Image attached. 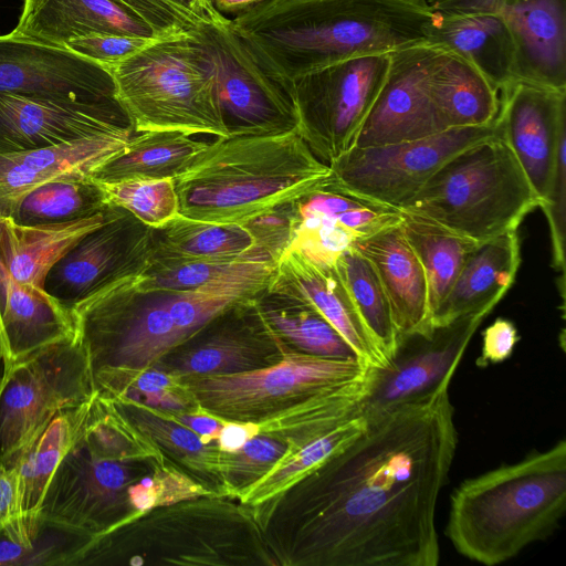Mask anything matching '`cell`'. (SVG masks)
Instances as JSON below:
<instances>
[{"mask_svg":"<svg viewBox=\"0 0 566 566\" xmlns=\"http://www.w3.org/2000/svg\"><path fill=\"white\" fill-rule=\"evenodd\" d=\"M448 387L364 416L358 437L250 507L277 566H436L458 446Z\"/></svg>","mask_w":566,"mask_h":566,"instance_id":"obj_1","label":"cell"},{"mask_svg":"<svg viewBox=\"0 0 566 566\" xmlns=\"http://www.w3.org/2000/svg\"><path fill=\"white\" fill-rule=\"evenodd\" d=\"M231 20L292 86L350 56L427 42L432 13L423 0H263Z\"/></svg>","mask_w":566,"mask_h":566,"instance_id":"obj_2","label":"cell"},{"mask_svg":"<svg viewBox=\"0 0 566 566\" xmlns=\"http://www.w3.org/2000/svg\"><path fill=\"white\" fill-rule=\"evenodd\" d=\"M331 176L296 129L217 138L174 178L179 213L241 224L301 198Z\"/></svg>","mask_w":566,"mask_h":566,"instance_id":"obj_3","label":"cell"},{"mask_svg":"<svg viewBox=\"0 0 566 566\" xmlns=\"http://www.w3.org/2000/svg\"><path fill=\"white\" fill-rule=\"evenodd\" d=\"M566 509V442L459 484L446 535L470 560L493 566L548 537Z\"/></svg>","mask_w":566,"mask_h":566,"instance_id":"obj_4","label":"cell"},{"mask_svg":"<svg viewBox=\"0 0 566 566\" xmlns=\"http://www.w3.org/2000/svg\"><path fill=\"white\" fill-rule=\"evenodd\" d=\"M277 566L251 509L205 495L148 510L94 537L78 565Z\"/></svg>","mask_w":566,"mask_h":566,"instance_id":"obj_5","label":"cell"},{"mask_svg":"<svg viewBox=\"0 0 566 566\" xmlns=\"http://www.w3.org/2000/svg\"><path fill=\"white\" fill-rule=\"evenodd\" d=\"M193 31L157 39L109 70L115 99L134 133L229 136L212 56Z\"/></svg>","mask_w":566,"mask_h":566,"instance_id":"obj_6","label":"cell"},{"mask_svg":"<svg viewBox=\"0 0 566 566\" xmlns=\"http://www.w3.org/2000/svg\"><path fill=\"white\" fill-rule=\"evenodd\" d=\"M541 205L497 129L449 158L399 210L426 217L480 243L517 229Z\"/></svg>","mask_w":566,"mask_h":566,"instance_id":"obj_7","label":"cell"},{"mask_svg":"<svg viewBox=\"0 0 566 566\" xmlns=\"http://www.w3.org/2000/svg\"><path fill=\"white\" fill-rule=\"evenodd\" d=\"M94 395L90 363L77 336L3 361L0 468H14L57 413Z\"/></svg>","mask_w":566,"mask_h":566,"instance_id":"obj_8","label":"cell"},{"mask_svg":"<svg viewBox=\"0 0 566 566\" xmlns=\"http://www.w3.org/2000/svg\"><path fill=\"white\" fill-rule=\"evenodd\" d=\"M136 274L115 280L70 310L91 371L154 367L181 343L168 291H142Z\"/></svg>","mask_w":566,"mask_h":566,"instance_id":"obj_9","label":"cell"},{"mask_svg":"<svg viewBox=\"0 0 566 566\" xmlns=\"http://www.w3.org/2000/svg\"><path fill=\"white\" fill-rule=\"evenodd\" d=\"M370 367L286 346L282 359L269 367L180 379L205 412L223 421L261 422L360 378Z\"/></svg>","mask_w":566,"mask_h":566,"instance_id":"obj_10","label":"cell"},{"mask_svg":"<svg viewBox=\"0 0 566 566\" xmlns=\"http://www.w3.org/2000/svg\"><path fill=\"white\" fill-rule=\"evenodd\" d=\"M390 57L391 52L359 54L293 81L296 130L324 164L329 165L353 147L384 85Z\"/></svg>","mask_w":566,"mask_h":566,"instance_id":"obj_11","label":"cell"},{"mask_svg":"<svg viewBox=\"0 0 566 566\" xmlns=\"http://www.w3.org/2000/svg\"><path fill=\"white\" fill-rule=\"evenodd\" d=\"M83 436L55 469L36 512L46 521L97 537L136 516L130 486L168 462L108 458Z\"/></svg>","mask_w":566,"mask_h":566,"instance_id":"obj_12","label":"cell"},{"mask_svg":"<svg viewBox=\"0 0 566 566\" xmlns=\"http://www.w3.org/2000/svg\"><path fill=\"white\" fill-rule=\"evenodd\" d=\"M193 32L212 56L217 95L229 135L296 129L292 86L270 70L231 19L222 14L199 24Z\"/></svg>","mask_w":566,"mask_h":566,"instance_id":"obj_13","label":"cell"},{"mask_svg":"<svg viewBox=\"0 0 566 566\" xmlns=\"http://www.w3.org/2000/svg\"><path fill=\"white\" fill-rule=\"evenodd\" d=\"M496 132L494 122L396 144L352 147L328 165L331 177L357 195L399 209L449 158Z\"/></svg>","mask_w":566,"mask_h":566,"instance_id":"obj_14","label":"cell"},{"mask_svg":"<svg viewBox=\"0 0 566 566\" xmlns=\"http://www.w3.org/2000/svg\"><path fill=\"white\" fill-rule=\"evenodd\" d=\"M485 315L465 314L424 331L398 335L388 365L375 368L363 416L423 398L449 386L460 360Z\"/></svg>","mask_w":566,"mask_h":566,"instance_id":"obj_15","label":"cell"},{"mask_svg":"<svg viewBox=\"0 0 566 566\" xmlns=\"http://www.w3.org/2000/svg\"><path fill=\"white\" fill-rule=\"evenodd\" d=\"M153 248V228L124 208L107 205L101 226L80 239L48 272L43 290L63 306L120 277L138 274Z\"/></svg>","mask_w":566,"mask_h":566,"instance_id":"obj_16","label":"cell"},{"mask_svg":"<svg viewBox=\"0 0 566 566\" xmlns=\"http://www.w3.org/2000/svg\"><path fill=\"white\" fill-rule=\"evenodd\" d=\"M285 349L252 297L209 321L171 348L155 367L178 378L240 374L279 363Z\"/></svg>","mask_w":566,"mask_h":566,"instance_id":"obj_17","label":"cell"},{"mask_svg":"<svg viewBox=\"0 0 566 566\" xmlns=\"http://www.w3.org/2000/svg\"><path fill=\"white\" fill-rule=\"evenodd\" d=\"M0 92L95 104L116 101L109 71L66 46L0 35Z\"/></svg>","mask_w":566,"mask_h":566,"instance_id":"obj_18","label":"cell"},{"mask_svg":"<svg viewBox=\"0 0 566 566\" xmlns=\"http://www.w3.org/2000/svg\"><path fill=\"white\" fill-rule=\"evenodd\" d=\"M439 46L420 42L391 51L384 85L359 127L353 147H373L428 137L444 129L431 74Z\"/></svg>","mask_w":566,"mask_h":566,"instance_id":"obj_19","label":"cell"},{"mask_svg":"<svg viewBox=\"0 0 566 566\" xmlns=\"http://www.w3.org/2000/svg\"><path fill=\"white\" fill-rule=\"evenodd\" d=\"M293 203L296 224L287 249L319 265H334L357 241L402 220L399 209L357 195L331 176Z\"/></svg>","mask_w":566,"mask_h":566,"instance_id":"obj_20","label":"cell"},{"mask_svg":"<svg viewBox=\"0 0 566 566\" xmlns=\"http://www.w3.org/2000/svg\"><path fill=\"white\" fill-rule=\"evenodd\" d=\"M499 93L495 119L499 133L543 205L551 188L560 140L566 137V90L514 78Z\"/></svg>","mask_w":566,"mask_h":566,"instance_id":"obj_21","label":"cell"},{"mask_svg":"<svg viewBox=\"0 0 566 566\" xmlns=\"http://www.w3.org/2000/svg\"><path fill=\"white\" fill-rule=\"evenodd\" d=\"M434 14L499 13L516 50L515 78L566 90V0H423Z\"/></svg>","mask_w":566,"mask_h":566,"instance_id":"obj_22","label":"cell"},{"mask_svg":"<svg viewBox=\"0 0 566 566\" xmlns=\"http://www.w3.org/2000/svg\"><path fill=\"white\" fill-rule=\"evenodd\" d=\"M116 133H134L117 101L83 104L0 92V155Z\"/></svg>","mask_w":566,"mask_h":566,"instance_id":"obj_23","label":"cell"},{"mask_svg":"<svg viewBox=\"0 0 566 566\" xmlns=\"http://www.w3.org/2000/svg\"><path fill=\"white\" fill-rule=\"evenodd\" d=\"M133 134H102L38 149L1 154L0 218L11 217L21 200L44 184L91 177L124 148Z\"/></svg>","mask_w":566,"mask_h":566,"instance_id":"obj_24","label":"cell"},{"mask_svg":"<svg viewBox=\"0 0 566 566\" xmlns=\"http://www.w3.org/2000/svg\"><path fill=\"white\" fill-rule=\"evenodd\" d=\"M314 307L349 344L365 365L386 366L335 265L316 264L287 249L275 264L266 287Z\"/></svg>","mask_w":566,"mask_h":566,"instance_id":"obj_25","label":"cell"},{"mask_svg":"<svg viewBox=\"0 0 566 566\" xmlns=\"http://www.w3.org/2000/svg\"><path fill=\"white\" fill-rule=\"evenodd\" d=\"M354 248L369 260L387 294L398 335L432 326L424 271L400 224L357 241Z\"/></svg>","mask_w":566,"mask_h":566,"instance_id":"obj_26","label":"cell"},{"mask_svg":"<svg viewBox=\"0 0 566 566\" xmlns=\"http://www.w3.org/2000/svg\"><path fill=\"white\" fill-rule=\"evenodd\" d=\"M520 263L517 229L478 243L448 295L432 313V325L472 313L486 316L514 283Z\"/></svg>","mask_w":566,"mask_h":566,"instance_id":"obj_27","label":"cell"},{"mask_svg":"<svg viewBox=\"0 0 566 566\" xmlns=\"http://www.w3.org/2000/svg\"><path fill=\"white\" fill-rule=\"evenodd\" d=\"M427 42L470 62L497 91L515 78L514 40L507 23L496 12L432 13Z\"/></svg>","mask_w":566,"mask_h":566,"instance_id":"obj_28","label":"cell"},{"mask_svg":"<svg viewBox=\"0 0 566 566\" xmlns=\"http://www.w3.org/2000/svg\"><path fill=\"white\" fill-rule=\"evenodd\" d=\"M10 33L62 46L92 33L156 36L112 0H23L19 22Z\"/></svg>","mask_w":566,"mask_h":566,"instance_id":"obj_29","label":"cell"},{"mask_svg":"<svg viewBox=\"0 0 566 566\" xmlns=\"http://www.w3.org/2000/svg\"><path fill=\"white\" fill-rule=\"evenodd\" d=\"M0 332L3 361L76 336L71 310L44 290L18 283L0 258Z\"/></svg>","mask_w":566,"mask_h":566,"instance_id":"obj_30","label":"cell"},{"mask_svg":"<svg viewBox=\"0 0 566 566\" xmlns=\"http://www.w3.org/2000/svg\"><path fill=\"white\" fill-rule=\"evenodd\" d=\"M104 219L105 209L87 218L49 224L22 226L9 217L0 218V258L18 283L43 290L50 269Z\"/></svg>","mask_w":566,"mask_h":566,"instance_id":"obj_31","label":"cell"},{"mask_svg":"<svg viewBox=\"0 0 566 566\" xmlns=\"http://www.w3.org/2000/svg\"><path fill=\"white\" fill-rule=\"evenodd\" d=\"M108 399L157 447L170 465L213 495L226 496L218 473L220 450L217 442L205 443L197 433L165 411L130 399Z\"/></svg>","mask_w":566,"mask_h":566,"instance_id":"obj_32","label":"cell"},{"mask_svg":"<svg viewBox=\"0 0 566 566\" xmlns=\"http://www.w3.org/2000/svg\"><path fill=\"white\" fill-rule=\"evenodd\" d=\"M431 91L444 129L495 122L499 91L470 62L441 46L432 69Z\"/></svg>","mask_w":566,"mask_h":566,"instance_id":"obj_33","label":"cell"},{"mask_svg":"<svg viewBox=\"0 0 566 566\" xmlns=\"http://www.w3.org/2000/svg\"><path fill=\"white\" fill-rule=\"evenodd\" d=\"M94 537L36 511L0 520V566H77Z\"/></svg>","mask_w":566,"mask_h":566,"instance_id":"obj_34","label":"cell"},{"mask_svg":"<svg viewBox=\"0 0 566 566\" xmlns=\"http://www.w3.org/2000/svg\"><path fill=\"white\" fill-rule=\"evenodd\" d=\"M191 136L178 130L134 133L124 148L98 167L91 177L99 182L174 179L210 144Z\"/></svg>","mask_w":566,"mask_h":566,"instance_id":"obj_35","label":"cell"},{"mask_svg":"<svg viewBox=\"0 0 566 566\" xmlns=\"http://www.w3.org/2000/svg\"><path fill=\"white\" fill-rule=\"evenodd\" d=\"M275 262L262 256L196 259L156 254L136 274L142 291L192 292L217 284L274 273Z\"/></svg>","mask_w":566,"mask_h":566,"instance_id":"obj_36","label":"cell"},{"mask_svg":"<svg viewBox=\"0 0 566 566\" xmlns=\"http://www.w3.org/2000/svg\"><path fill=\"white\" fill-rule=\"evenodd\" d=\"M254 302L266 325L286 346L324 358L358 359L344 337L310 304L266 289Z\"/></svg>","mask_w":566,"mask_h":566,"instance_id":"obj_37","label":"cell"},{"mask_svg":"<svg viewBox=\"0 0 566 566\" xmlns=\"http://www.w3.org/2000/svg\"><path fill=\"white\" fill-rule=\"evenodd\" d=\"M400 211L403 234L426 274L431 317L478 242L426 217Z\"/></svg>","mask_w":566,"mask_h":566,"instance_id":"obj_38","label":"cell"},{"mask_svg":"<svg viewBox=\"0 0 566 566\" xmlns=\"http://www.w3.org/2000/svg\"><path fill=\"white\" fill-rule=\"evenodd\" d=\"M93 399L57 413L14 467L20 513L39 509L55 469L85 432Z\"/></svg>","mask_w":566,"mask_h":566,"instance_id":"obj_39","label":"cell"},{"mask_svg":"<svg viewBox=\"0 0 566 566\" xmlns=\"http://www.w3.org/2000/svg\"><path fill=\"white\" fill-rule=\"evenodd\" d=\"M151 252L196 259L262 256L255 252L253 238L242 224L206 222L180 213L153 228Z\"/></svg>","mask_w":566,"mask_h":566,"instance_id":"obj_40","label":"cell"},{"mask_svg":"<svg viewBox=\"0 0 566 566\" xmlns=\"http://www.w3.org/2000/svg\"><path fill=\"white\" fill-rule=\"evenodd\" d=\"M334 265L387 366L397 345L398 332L376 270L354 247L345 250Z\"/></svg>","mask_w":566,"mask_h":566,"instance_id":"obj_41","label":"cell"},{"mask_svg":"<svg viewBox=\"0 0 566 566\" xmlns=\"http://www.w3.org/2000/svg\"><path fill=\"white\" fill-rule=\"evenodd\" d=\"M106 206L98 181L92 177L69 178L35 188L9 218L22 226L60 223L91 217Z\"/></svg>","mask_w":566,"mask_h":566,"instance_id":"obj_42","label":"cell"},{"mask_svg":"<svg viewBox=\"0 0 566 566\" xmlns=\"http://www.w3.org/2000/svg\"><path fill=\"white\" fill-rule=\"evenodd\" d=\"M97 395L130 399L168 413L198 408L180 378L150 367L143 370L104 368L92 373Z\"/></svg>","mask_w":566,"mask_h":566,"instance_id":"obj_43","label":"cell"},{"mask_svg":"<svg viewBox=\"0 0 566 566\" xmlns=\"http://www.w3.org/2000/svg\"><path fill=\"white\" fill-rule=\"evenodd\" d=\"M366 426L363 415L313 440L290 454L248 489L238 501L253 507L291 486L325 459L343 449L360 434Z\"/></svg>","mask_w":566,"mask_h":566,"instance_id":"obj_44","label":"cell"},{"mask_svg":"<svg viewBox=\"0 0 566 566\" xmlns=\"http://www.w3.org/2000/svg\"><path fill=\"white\" fill-rule=\"evenodd\" d=\"M291 454L281 439L258 433L234 452L219 451L218 473L224 495L238 499L258 480Z\"/></svg>","mask_w":566,"mask_h":566,"instance_id":"obj_45","label":"cell"},{"mask_svg":"<svg viewBox=\"0 0 566 566\" xmlns=\"http://www.w3.org/2000/svg\"><path fill=\"white\" fill-rule=\"evenodd\" d=\"M99 185L107 205L126 209L150 228H159L179 213L171 178L126 179Z\"/></svg>","mask_w":566,"mask_h":566,"instance_id":"obj_46","label":"cell"},{"mask_svg":"<svg viewBox=\"0 0 566 566\" xmlns=\"http://www.w3.org/2000/svg\"><path fill=\"white\" fill-rule=\"evenodd\" d=\"M145 23L156 36L170 38L207 23L190 9L170 0H112Z\"/></svg>","mask_w":566,"mask_h":566,"instance_id":"obj_47","label":"cell"},{"mask_svg":"<svg viewBox=\"0 0 566 566\" xmlns=\"http://www.w3.org/2000/svg\"><path fill=\"white\" fill-rule=\"evenodd\" d=\"M293 201L241 223L251 233L255 252L275 263L293 238L296 224Z\"/></svg>","mask_w":566,"mask_h":566,"instance_id":"obj_48","label":"cell"},{"mask_svg":"<svg viewBox=\"0 0 566 566\" xmlns=\"http://www.w3.org/2000/svg\"><path fill=\"white\" fill-rule=\"evenodd\" d=\"M157 39L163 38L92 33L67 40L64 45L109 71L114 65L137 53Z\"/></svg>","mask_w":566,"mask_h":566,"instance_id":"obj_49","label":"cell"},{"mask_svg":"<svg viewBox=\"0 0 566 566\" xmlns=\"http://www.w3.org/2000/svg\"><path fill=\"white\" fill-rule=\"evenodd\" d=\"M541 209L544 211L551 232L553 266L565 270V220H566V137L560 140L551 188Z\"/></svg>","mask_w":566,"mask_h":566,"instance_id":"obj_50","label":"cell"},{"mask_svg":"<svg viewBox=\"0 0 566 566\" xmlns=\"http://www.w3.org/2000/svg\"><path fill=\"white\" fill-rule=\"evenodd\" d=\"M520 336L513 322L499 317L482 334L481 355L476 365L486 367L506 360L513 353Z\"/></svg>","mask_w":566,"mask_h":566,"instance_id":"obj_51","label":"cell"},{"mask_svg":"<svg viewBox=\"0 0 566 566\" xmlns=\"http://www.w3.org/2000/svg\"><path fill=\"white\" fill-rule=\"evenodd\" d=\"M169 415L197 433L205 443L217 442L218 434L224 424L223 420L205 412L199 407L191 411Z\"/></svg>","mask_w":566,"mask_h":566,"instance_id":"obj_52","label":"cell"},{"mask_svg":"<svg viewBox=\"0 0 566 566\" xmlns=\"http://www.w3.org/2000/svg\"><path fill=\"white\" fill-rule=\"evenodd\" d=\"M256 433L253 422L224 421L218 438L217 444L220 451L234 452Z\"/></svg>","mask_w":566,"mask_h":566,"instance_id":"obj_53","label":"cell"},{"mask_svg":"<svg viewBox=\"0 0 566 566\" xmlns=\"http://www.w3.org/2000/svg\"><path fill=\"white\" fill-rule=\"evenodd\" d=\"M18 513L20 506L17 470L0 468V520Z\"/></svg>","mask_w":566,"mask_h":566,"instance_id":"obj_54","label":"cell"},{"mask_svg":"<svg viewBox=\"0 0 566 566\" xmlns=\"http://www.w3.org/2000/svg\"><path fill=\"white\" fill-rule=\"evenodd\" d=\"M178 4H181L198 15L205 21L211 22L218 20L222 13L214 7L212 0H170Z\"/></svg>","mask_w":566,"mask_h":566,"instance_id":"obj_55","label":"cell"},{"mask_svg":"<svg viewBox=\"0 0 566 566\" xmlns=\"http://www.w3.org/2000/svg\"><path fill=\"white\" fill-rule=\"evenodd\" d=\"M262 1L263 0H212L214 7L222 14L223 12L238 14Z\"/></svg>","mask_w":566,"mask_h":566,"instance_id":"obj_56","label":"cell"},{"mask_svg":"<svg viewBox=\"0 0 566 566\" xmlns=\"http://www.w3.org/2000/svg\"><path fill=\"white\" fill-rule=\"evenodd\" d=\"M2 358H3V344H2V337H1V332H0V364H1Z\"/></svg>","mask_w":566,"mask_h":566,"instance_id":"obj_57","label":"cell"}]
</instances>
